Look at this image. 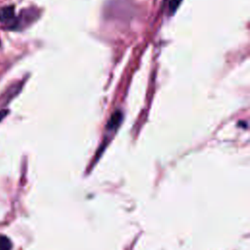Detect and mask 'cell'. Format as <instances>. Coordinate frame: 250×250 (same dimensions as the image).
Wrapping results in <instances>:
<instances>
[{"mask_svg": "<svg viewBox=\"0 0 250 250\" xmlns=\"http://www.w3.org/2000/svg\"><path fill=\"white\" fill-rule=\"evenodd\" d=\"M14 6H5L0 9V21H9L14 18Z\"/></svg>", "mask_w": 250, "mask_h": 250, "instance_id": "cell-2", "label": "cell"}, {"mask_svg": "<svg viewBox=\"0 0 250 250\" xmlns=\"http://www.w3.org/2000/svg\"><path fill=\"white\" fill-rule=\"evenodd\" d=\"M7 113H8V110H0V121L7 115Z\"/></svg>", "mask_w": 250, "mask_h": 250, "instance_id": "cell-5", "label": "cell"}, {"mask_svg": "<svg viewBox=\"0 0 250 250\" xmlns=\"http://www.w3.org/2000/svg\"><path fill=\"white\" fill-rule=\"evenodd\" d=\"M182 2V0H170L169 1V10L171 13H174L177 8L179 7L180 3Z\"/></svg>", "mask_w": 250, "mask_h": 250, "instance_id": "cell-4", "label": "cell"}, {"mask_svg": "<svg viewBox=\"0 0 250 250\" xmlns=\"http://www.w3.org/2000/svg\"><path fill=\"white\" fill-rule=\"evenodd\" d=\"M12 243L7 236L0 235V250H11Z\"/></svg>", "mask_w": 250, "mask_h": 250, "instance_id": "cell-3", "label": "cell"}, {"mask_svg": "<svg viewBox=\"0 0 250 250\" xmlns=\"http://www.w3.org/2000/svg\"><path fill=\"white\" fill-rule=\"evenodd\" d=\"M121 120H122V113H121V111L117 110V111L113 112L112 115L110 116L108 122H107L106 128L108 130L116 129L118 127V125L121 123Z\"/></svg>", "mask_w": 250, "mask_h": 250, "instance_id": "cell-1", "label": "cell"}]
</instances>
